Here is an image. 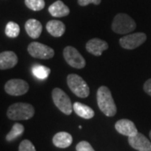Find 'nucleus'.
Instances as JSON below:
<instances>
[{"label": "nucleus", "instance_id": "obj_1", "mask_svg": "<svg viewBox=\"0 0 151 151\" xmlns=\"http://www.w3.org/2000/svg\"><path fill=\"white\" fill-rule=\"evenodd\" d=\"M97 101L99 109L108 117H113L117 113V107L110 89L102 86L97 89Z\"/></svg>", "mask_w": 151, "mask_h": 151}, {"label": "nucleus", "instance_id": "obj_2", "mask_svg": "<svg viewBox=\"0 0 151 151\" xmlns=\"http://www.w3.org/2000/svg\"><path fill=\"white\" fill-rule=\"evenodd\" d=\"M35 108L32 105L25 103H17L12 104L7 111V116L11 120L19 121L28 120L33 118Z\"/></svg>", "mask_w": 151, "mask_h": 151}, {"label": "nucleus", "instance_id": "obj_3", "mask_svg": "<svg viewBox=\"0 0 151 151\" xmlns=\"http://www.w3.org/2000/svg\"><path fill=\"white\" fill-rule=\"evenodd\" d=\"M136 29L135 21L127 14H118L113 19L112 29L119 35H126L133 32Z\"/></svg>", "mask_w": 151, "mask_h": 151}, {"label": "nucleus", "instance_id": "obj_4", "mask_svg": "<svg viewBox=\"0 0 151 151\" xmlns=\"http://www.w3.org/2000/svg\"><path fill=\"white\" fill-rule=\"evenodd\" d=\"M67 85L76 96L86 98L89 96L90 89L84 79L77 74H69L66 78Z\"/></svg>", "mask_w": 151, "mask_h": 151}, {"label": "nucleus", "instance_id": "obj_5", "mask_svg": "<svg viewBox=\"0 0 151 151\" xmlns=\"http://www.w3.org/2000/svg\"><path fill=\"white\" fill-rule=\"evenodd\" d=\"M52 99L54 104L60 112L65 114L70 115L73 110V105L69 96L60 88H54L52 91Z\"/></svg>", "mask_w": 151, "mask_h": 151}, {"label": "nucleus", "instance_id": "obj_6", "mask_svg": "<svg viewBox=\"0 0 151 151\" xmlns=\"http://www.w3.org/2000/svg\"><path fill=\"white\" fill-rule=\"evenodd\" d=\"M63 55L67 64L73 68L82 69L86 66L84 57L73 46H66L63 50Z\"/></svg>", "mask_w": 151, "mask_h": 151}, {"label": "nucleus", "instance_id": "obj_7", "mask_svg": "<svg viewBox=\"0 0 151 151\" xmlns=\"http://www.w3.org/2000/svg\"><path fill=\"white\" fill-rule=\"evenodd\" d=\"M28 52L34 58L48 60L53 58L55 51L51 47L40 42H32L28 46Z\"/></svg>", "mask_w": 151, "mask_h": 151}, {"label": "nucleus", "instance_id": "obj_8", "mask_svg": "<svg viewBox=\"0 0 151 151\" xmlns=\"http://www.w3.org/2000/svg\"><path fill=\"white\" fill-rule=\"evenodd\" d=\"M147 36L145 33L138 32L130 34L119 39V44L124 49L134 50L145 42Z\"/></svg>", "mask_w": 151, "mask_h": 151}, {"label": "nucleus", "instance_id": "obj_9", "mask_svg": "<svg viewBox=\"0 0 151 151\" xmlns=\"http://www.w3.org/2000/svg\"><path fill=\"white\" fill-rule=\"evenodd\" d=\"M29 86L27 81L22 79H11L6 82L5 92L11 96H21L29 91Z\"/></svg>", "mask_w": 151, "mask_h": 151}, {"label": "nucleus", "instance_id": "obj_10", "mask_svg": "<svg viewBox=\"0 0 151 151\" xmlns=\"http://www.w3.org/2000/svg\"><path fill=\"white\" fill-rule=\"evenodd\" d=\"M129 144L138 151H151V142L139 132L134 136L129 137Z\"/></svg>", "mask_w": 151, "mask_h": 151}, {"label": "nucleus", "instance_id": "obj_11", "mask_svg": "<svg viewBox=\"0 0 151 151\" xmlns=\"http://www.w3.org/2000/svg\"><path fill=\"white\" fill-rule=\"evenodd\" d=\"M108 44L101 39L93 38L87 41L86 44V50L90 54L100 56L104 50H108Z\"/></svg>", "mask_w": 151, "mask_h": 151}, {"label": "nucleus", "instance_id": "obj_12", "mask_svg": "<svg viewBox=\"0 0 151 151\" xmlns=\"http://www.w3.org/2000/svg\"><path fill=\"white\" fill-rule=\"evenodd\" d=\"M115 129L119 134L124 136H134L138 133V129L131 120L129 119H120L115 124Z\"/></svg>", "mask_w": 151, "mask_h": 151}, {"label": "nucleus", "instance_id": "obj_13", "mask_svg": "<svg viewBox=\"0 0 151 151\" xmlns=\"http://www.w3.org/2000/svg\"><path fill=\"white\" fill-rule=\"evenodd\" d=\"M18 63V57L13 51H3L0 54V69L7 70L14 67Z\"/></svg>", "mask_w": 151, "mask_h": 151}, {"label": "nucleus", "instance_id": "obj_14", "mask_svg": "<svg viewBox=\"0 0 151 151\" xmlns=\"http://www.w3.org/2000/svg\"><path fill=\"white\" fill-rule=\"evenodd\" d=\"M25 31L28 35L32 39H38L42 33L41 23L35 19H30L25 23Z\"/></svg>", "mask_w": 151, "mask_h": 151}, {"label": "nucleus", "instance_id": "obj_15", "mask_svg": "<svg viewBox=\"0 0 151 151\" xmlns=\"http://www.w3.org/2000/svg\"><path fill=\"white\" fill-rule=\"evenodd\" d=\"M48 10L50 15H52L53 17H57V18L65 17L70 14L69 8L60 0H57L54 2L49 7Z\"/></svg>", "mask_w": 151, "mask_h": 151}, {"label": "nucleus", "instance_id": "obj_16", "mask_svg": "<svg viewBox=\"0 0 151 151\" xmlns=\"http://www.w3.org/2000/svg\"><path fill=\"white\" fill-rule=\"evenodd\" d=\"M46 30L54 37H60L64 35L65 31V25L64 23L60 20H50L46 24Z\"/></svg>", "mask_w": 151, "mask_h": 151}, {"label": "nucleus", "instance_id": "obj_17", "mask_svg": "<svg viewBox=\"0 0 151 151\" xmlns=\"http://www.w3.org/2000/svg\"><path fill=\"white\" fill-rule=\"evenodd\" d=\"M52 142L57 148L65 149L72 144V136L66 132H59L54 135Z\"/></svg>", "mask_w": 151, "mask_h": 151}, {"label": "nucleus", "instance_id": "obj_18", "mask_svg": "<svg viewBox=\"0 0 151 151\" xmlns=\"http://www.w3.org/2000/svg\"><path fill=\"white\" fill-rule=\"evenodd\" d=\"M73 110L76 113V114L82 119H91L94 117L95 113L93 109L88 107L87 105H85L83 103L76 102L73 104Z\"/></svg>", "mask_w": 151, "mask_h": 151}, {"label": "nucleus", "instance_id": "obj_19", "mask_svg": "<svg viewBox=\"0 0 151 151\" xmlns=\"http://www.w3.org/2000/svg\"><path fill=\"white\" fill-rule=\"evenodd\" d=\"M24 132V127L21 124H14L13 125L9 133L6 135V140L9 142L15 140L19 137H20Z\"/></svg>", "mask_w": 151, "mask_h": 151}, {"label": "nucleus", "instance_id": "obj_20", "mask_svg": "<svg viewBox=\"0 0 151 151\" xmlns=\"http://www.w3.org/2000/svg\"><path fill=\"white\" fill-rule=\"evenodd\" d=\"M32 73L35 77H37L40 80H44L48 77L50 74V69L42 65H35L33 66Z\"/></svg>", "mask_w": 151, "mask_h": 151}, {"label": "nucleus", "instance_id": "obj_21", "mask_svg": "<svg viewBox=\"0 0 151 151\" xmlns=\"http://www.w3.org/2000/svg\"><path fill=\"white\" fill-rule=\"evenodd\" d=\"M20 32V28L15 22L10 21L6 24L5 34L8 37L16 38Z\"/></svg>", "mask_w": 151, "mask_h": 151}, {"label": "nucleus", "instance_id": "obj_22", "mask_svg": "<svg viewBox=\"0 0 151 151\" xmlns=\"http://www.w3.org/2000/svg\"><path fill=\"white\" fill-rule=\"evenodd\" d=\"M24 4L29 9L40 11L45 8V0H24Z\"/></svg>", "mask_w": 151, "mask_h": 151}, {"label": "nucleus", "instance_id": "obj_23", "mask_svg": "<svg viewBox=\"0 0 151 151\" xmlns=\"http://www.w3.org/2000/svg\"><path fill=\"white\" fill-rule=\"evenodd\" d=\"M19 151H36L32 143L28 139H24L19 146Z\"/></svg>", "mask_w": 151, "mask_h": 151}, {"label": "nucleus", "instance_id": "obj_24", "mask_svg": "<svg viewBox=\"0 0 151 151\" xmlns=\"http://www.w3.org/2000/svg\"><path fill=\"white\" fill-rule=\"evenodd\" d=\"M76 151H95L92 146L86 141H81L76 147Z\"/></svg>", "mask_w": 151, "mask_h": 151}, {"label": "nucleus", "instance_id": "obj_25", "mask_svg": "<svg viewBox=\"0 0 151 151\" xmlns=\"http://www.w3.org/2000/svg\"><path fill=\"white\" fill-rule=\"evenodd\" d=\"M102 0H78V4L80 6H86L90 4H93L95 5H98L101 4Z\"/></svg>", "mask_w": 151, "mask_h": 151}, {"label": "nucleus", "instance_id": "obj_26", "mask_svg": "<svg viewBox=\"0 0 151 151\" xmlns=\"http://www.w3.org/2000/svg\"><path fill=\"white\" fill-rule=\"evenodd\" d=\"M144 90H145V92L148 95H150L151 97V78L150 79H149V80H147V81L145 82Z\"/></svg>", "mask_w": 151, "mask_h": 151}, {"label": "nucleus", "instance_id": "obj_27", "mask_svg": "<svg viewBox=\"0 0 151 151\" xmlns=\"http://www.w3.org/2000/svg\"><path fill=\"white\" fill-rule=\"evenodd\" d=\"M150 138L151 139V130H150Z\"/></svg>", "mask_w": 151, "mask_h": 151}]
</instances>
